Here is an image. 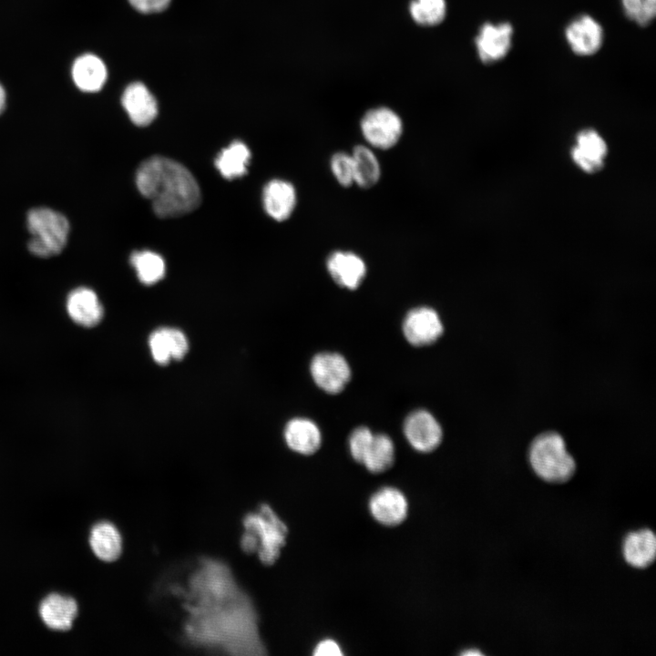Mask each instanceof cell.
Segmentation results:
<instances>
[{"label": "cell", "mask_w": 656, "mask_h": 656, "mask_svg": "<svg viewBox=\"0 0 656 656\" xmlns=\"http://www.w3.org/2000/svg\"><path fill=\"white\" fill-rule=\"evenodd\" d=\"M189 575L184 597L183 633L191 644L231 654H261L255 610L230 569L202 559Z\"/></svg>", "instance_id": "obj_1"}, {"label": "cell", "mask_w": 656, "mask_h": 656, "mask_svg": "<svg viewBox=\"0 0 656 656\" xmlns=\"http://www.w3.org/2000/svg\"><path fill=\"white\" fill-rule=\"evenodd\" d=\"M136 183L161 218L184 215L200 203V190L192 174L181 164L164 157L155 156L142 162Z\"/></svg>", "instance_id": "obj_2"}, {"label": "cell", "mask_w": 656, "mask_h": 656, "mask_svg": "<svg viewBox=\"0 0 656 656\" xmlns=\"http://www.w3.org/2000/svg\"><path fill=\"white\" fill-rule=\"evenodd\" d=\"M242 525L241 549L247 554L256 553L264 565L275 563L285 545L288 534L285 523L269 505L261 504L243 518Z\"/></svg>", "instance_id": "obj_3"}, {"label": "cell", "mask_w": 656, "mask_h": 656, "mask_svg": "<svg viewBox=\"0 0 656 656\" xmlns=\"http://www.w3.org/2000/svg\"><path fill=\"white\" fill-rule=\"evenodd\" d=\"M26 224L31 234L27 250L32 255L50 258L66 248L70 223L61 212L46 207L33 208L26 213Z\"/></svg>", "instance_id": "obj_4"}, {"label": "cell", "mask_w": 656, "mask_h": 656, "mask_svg": "<svg viewBox=\"0 0 656 656\" xmlns=\"http://www.w3.org/2000/svg\"><path fill=\"white\" fill-rule=\"evenodd\" d=\"M528 458L534 472L548 482H565L576 470L562 436L555 432L538 436L530 445Z\"/></svg>", "instance_id": "obj_5"}, {"label": "cell", "mask_w": 656, "mask_h": 656, "mask_svg": "<svg viewBox=\"0 0 656 656\" xmlns=\"http://www.w3.org/2000/svg\"><path fill=\"white\" fill-rule=\"evenodd\" d=\"M360 129L369 147L387 150L400 141L404 124L393 109L377 107L365 112L360 121Z\"/></svg>", "instance_id": "obj_6"}, {"label": "cell", "mask_w": 656, "mask_h": 656, "mask_svg": "<svg viewBox=\"0 0 656 656\" xmlns=\"http://www.w3.org/2000/svg\"><path fill=\"white\" fill-rule=\"evenodd\" d=\"M311 374L314 383L328 394L343 390L351 378V369L344 357L336 353H320L311 362Z\"/></svg>", "instance_id": "obj_7"}, {"label": "cell", "mask_w": 656, "mask_h": 656, "mask_svg": "<svg viewBox=\"0 0 656 656\" xmlns=\"http://www.w3.org/2000/svg\"><path fill=\"white\" fill-rule=\"evenodd\" d=\"M444 327L438 313L432 308L420 306L410 310L403 323L407 342L416 347L434 343L442 335Z\"/></svg>", "instance_id": "obj_8"}, {"label": "cell", "mask_w": 656, "mask_h": 656, "mask_svg": "<svg viewBox=\"0 0 656 656\" xmlns=\"http://www.w3.org/2000/svg\"><path fill=\"white\" fill-rule=\"evenodd\" d=\"M607 155L608 145L597 130L584 128L576 135L570 157L582 171L589 174L600 171L605 165Z\"/></svg>", "instance_id": "obj_9"}, {"label": "cell", "mask_w": 656, "mask_h": 656, "mask_svg": "<svg viewBox=\"0 0 656 656\" xmlns=\"http://www.w3.org/2000/svg\"><path fill=\"white\" fill-rule=\"evenodd\" d=\"M371 516L381 525L395 527L403 523L408 515L409 504L405 495L397 487H384L370 497Z\"/></svg>", "instance_id": "obj_10"}, {"label": "cell", "mask_w": 656, "mask_h": 656, "mask_svg": "<svg viewBox=\"0 0 656 656\" xmlns=\"http://www.w3.org/2000/svg\"><path fill=\"white\" fill-rule=\"evenodd\" d=\"M404 433L409 444L421 453L434 451L443 437L439 423L425 410H416L406 417Z\"/></svg>", "instance_id": "obj_11"}, {"label": "cell", "mask_w": 656, "mask_h": 656, "mask_svg": "<svg viewBox=\"0 0 656 656\" xmlns=\"http://www.w3.org/2000/svg\"><path fill=\"white\" fill-rule=\"evenodd\" d=\"M325 263L333 282L347 290H356L366 276L365 261L351 251H333L329 253Z\"/></svg>", "instance_id": "obj_12"}, {"label": "cell", "mask_w": 656, "mask_h": 656, "mask_svg": "<svg viewBox=\"0 0 656 656\" xmlns=\"http://www.w3.org/2000/svg\"><path fill=\"white\" fill-rule=\"evenodd\" d=\"M513 26L508 22L485 23L475 39L480 60L490 64L504 58L510 50Z\"/></svg>", "instance_id": "obj_13"}, {"label": "cell", "mask_w": 656, "mask_h": 656, "mask_svg": "<svg viewBox=\"0 0 656 656\" xmlns=\"http://www.w3.org/2000/svg\"><path fill=\"white\" fill-rule=\"evenodd\" d=\"M603 36L602 26L589 15L578 16L565 29V37L570 48L579 56H590L598 52L602 46Z\"/></svg>", "instance_id": "obj_14"}, {"label": "cell", "mask_w": 656, "mask_h": 656, "mask_svg": "<svg viewBox=\"0 0 656 656\" xmlns=\"http://www.w3.org/2000/svg\"><path fill=\"white\" fill-rule=\"evenodd\" d=\"M66 309L74 323L86 328L97 325L104 316V308L97 294L85 286L77 287L68 293Z\"/></svg>", "instance_id": "obj_15"}, {"label": "cell", "mask_w": 656, "mask_h": 656, "mask_svg": "<svg viewBox=\"0 0 656 656\" xmlns=\"http://www.w3.org/2000/svg\"><path fill=\"white\" fill-rule=\"evenodd\" d=\"M149 347L153 360L163 365L181 360L189 351V342L180 330L161 327L149 335Z\"/></svg>", "instance_id": "obj_16"}, {"label": "cell", "mask_w": 656, "mask_h": 656, "mask_svg": "<svg viewBox=\"0 0 656 656\" xmlns=\"http://www.w3.org/2000/svg\"><path fill=\"white\" fill-rule=\"evenodd\" d=\"M121 102L130 120L138 126L150 124L158 114L155 97L140 82H134L126 87Z\"/></svg>", "instance_id": "obj_17"}, {"label": "cell", "mask_w": 656, "mask_h": 656, "mask_svg": "<svg viewBox=\"0 0 656 656\" xmlns=\"http://www.w3.org/2000/svg\"><path fill=\"white\" fill-rule=\"evenodd\" d=\"M77 604L73 598L52 593L46 596L39 606L43 622L54 630H68L77 615Z\"/></svg>", "instance_id": "obj_18"}, {"label": "cell", "mask_w": 656, "mask_h": 656, "mask_svg": "<svg viewBox=\"0 0 656 656\" xmlns=\"http://www.w3.org/2000/svg\"><path fill=\"white\" fill-rule=\"evenodd\" d=\"M297 202L294 186L284 179H272L263 190L266 212L275 220L283 221L291 217Z\"/></svg>", "instance_id": "obj_19"}, {"label": "cell", "mask_w": 656, "mask_h": 656, "mask_svg": "<svg viewBox=\"0 0 656 656\" xmlns=\"http://www.w3.org/2000/svg\"><path fill=\"white\" fill-rule=\"evenodd\" d=\"M284 438L294 452L309 456L321 446L322 435L318 426L307 418H293L285 426Z\"/></svg>", "instance_id": "obj_20"}, {"label": "cell", "mask_w": 656, "mask_h": 656, "mask_svg": "<svg viewBox=\"0 0 656 656\" xmlns=\"http://www.w3.org/2000/svg\"><path fill=\"white\" fill-rule=\"evenodd\" d=\"M89 544L94 554L102 561L117 560L123 549V540L117 527L101 521L95 524L90 531Z\"/></svg>", "instance_id": "obj_21"}, {"label": "cell", "mask_w": 656, "mask_h": 656, "mask_svg": "<svg viewBox=\"0 0 656 656\" xmlns=\"http://www.w3.org/2000/svg\"><path fill=\"white\" fill-rule=\"evenodd\" d=\"M623 557L630 566L643 569L650 566L656 557V538L650 529L630 533L623 542Z\"/></svg>", "instance_id": "obj_22"}, {"label": "cell", "mask_w": 656, "mask_h": 656, "mask_svg": "<svg viewBox=\"0 0 656 656\" xmlns=\"http://www.w3.org/2000/svg\"><path fill=\"white\" fill-rule=\"evenodd\" d=\"M72 77L80 90L97 92L106 82L107 68L99 57L92 54H86L77 57L74 62Z\"/></svg>", "instance_id": "obj_23"}, {"label": "cell", "mask_w": 656, "mask_h": 656, "mask_svg": "<svg viewBox=\"0 0 656 656\" xmlns=\"http://www.w3.org/2000/svg\"><path fill=\"white\" fill-rule=\"evenodd\" d=\"M354 166V184L367 190L376 185L381 178L380 162L366 145H356L351 153Z\"/></svg>", "instance_id": "obj_24"}, {"label": "cell", "mask_w": 656, "mask_h": 656, "mask_svg": "<svg viewBox=\"0 0 656 656\" xmlns=\"http://www.w3.org/2000/svg\"><path fill=\"white\" fill-rule=\"evenodd\" d=\"M251 153L241 141H235L224 149L217 157L215 164L220 174L232 179L247 172Z\"/></svg>", "instance_id": "obj_25"}, {"label": "cell", "mask_w": 656, "mask_h": 656, "mask_svg": "<svg viewBox=\"0 0 656 656\" xmlns=\"http://www.w3.org/2000/svg\"><path fill=\"white\" fill-rule=\"evenodd\" d=\"M395 462V445L384 434H374L362 464L374 474L388 470Z\"/></svg>", "instance_id": "obj_26"}, {"label": "cell", "mask_w": 656, "mask_h": 656, "mask_svg": "<svg viewBox=\"0 0 656 656\" xmlns=\"http://www.w3.org/2000/svg\"><path fill=\"white\" fill-rule=\"evenodd\" d=\"M130 262L134 267L138 278L144 284H154L160 281L165 274V263L157 253L143 251L132 253Z\"/></svg>", "instance_id": "obj_27"}, {"label": "cell", "mask_w": 656, "mask_h": 656, "mask_svg": "<svg viewBox=\"0 0 656 656\" xmlns=\"http://www.w3.org/2000/svg\"><path fill=\"white\" fill-rule=\"evenodd\" d=\"M413 19L423 26H434L446 16V0H413L409 6Z\"/></svg>", "instance_id": "obj_28"}, {"label": "cell", "mask_w": 656, "mask_h": 656, "mask_svg": "<svg viewBox=\"0 0 656 656\" xmlns=\"http://www.w3.org/2000/svg\"><path fill=\"white\" fill-rule=\"evenodd\" d=\"M626 16L641 26H648L656 15V0H621Z\"/></svg>", "instance_id": "obj_29"}, {"label": "cell", "mask_w": 656, "mask_h": 656, "mask_svg": "<svg viewBox=\"0 0 656 656\" xmlns=\"http://www.w3.org/2000/svg\"><path fill=\"white\" fill-rule=\"evenodd\" d=\"M330 169L336 181L343 188L354 185V166L351 153L337 151L330 159Z\"/></svg>", "instance_id": "obj_30"}, {"label": "cell", "mask_w": 656, "mask_h": 656, "mask_svg": "<svg viewBox=\"0 0 656 656\" xmlns=\"http://www.w3.org/2000/svg\"><path fill=\"white\" fill-rule=\"evenodd\" d=\"M373 437L374 434L365 426H359L352 432L349 438V448L352 457L356 462L362 464Z\"/></svg>", "instance_id": "obj_31"}, {"label": "cell", "mask_w": 656, "mask_h": 656, "mask_svg": "<svg viewBox=\"0 0 656 656\" xmlns=\"http://www.w3.org/2000/svg\"><path fill=\"white\" fill-rule=\"evenodd\" d=\"M138 12L144 14L159 13L166 9L170 0H128Z\"/></svg>", "instance_id": "obj_32"}, {"label": "cell", "mask_w": 656, "mask_h": 656, "mask_svg": "<svg viewBox=\"0 0 656 656\" xmlns=\"http://www.w3.org/2000/svg\"><path fill=\"white\" fill-rule=\"evenodd\" d=\"M313 654L314 656H341L343 653L340 645L334 640L324 639L316 644Z\"/></svg>", "instance_id": "obj_33"}, {"label": "cell", "mask_w": 656, "mask_h": 656, "mask_svg": "<svg viewBox=\"0 0 656 656\" xmlns=\"http://www.w3.org/2000/svg\"><path fill=\"white\" fill-rule=\"evenodd\" d=\"M6 96L4 87L0 85V114L5 107Z\"/></svg>", "instance_id": "obj_34"}]
</instances>
